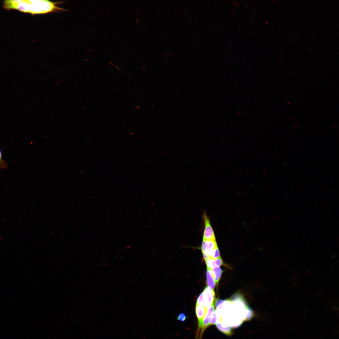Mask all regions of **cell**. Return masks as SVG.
Returning <instances> with one entry per match:
<instances>
[{
	"label": "cell",
	"mask_w": 339,
	"mask_h": 339,
	"mask_svg": "<svg viewBox=\"0 0 339 339\" xmlns=\"http://www.w3.org/2000/svg\"><path fill=\"white\" fill-rule=\"evenodd\" d=\"M3 5L8 9H17L33 14L63 10L57 7L56 3L47 0H7L4 1Z\"/></svg>",
	"instance_id": "6da1fadb"
},
{
	"label": "cell",
	"mask_w": 339,
	"mask_h": 339,
	"mask_svg": "<svg viewBox=\"0 0 339 339\" xmlns=\"http://www.w3.org/2000/svg\"><path fill=\"white\" fill-rule=\"evenodd\" d=\"M203 217L205 223V228L203 240H216L214 232L211 225L210 220L205 213H204Z\"/></svg>",
	"instance_id": "7a4b0ae2"
},
{
	"label": "cell",
	"mask_w": 339,
	"mask_h": 339,
	"mask_svg": "<svg viewBox=\"0 0 339 339\" xmlns=\"http://www.w3.org/2000/svg\"><path fill=\"white\" fill-rule=\"evenodd\" d=\"M217 247L216 240H203L201 247L202 254L206 255L210 258L214 249Z\"/></svg>",
	"instance_id": "3957f363"
},
{
	"label": "cell",
	"mask_w": 339,
	"mask_h": 339,
	"mask_svg": "<svg viewBox=\"0 0 339 339\" xmlns=\"http://www.w3.org/2000/svg\"><path fill=\"white\" fill-rule=\"evenodd\" d=\"M203 292V305L208 309L213 304L215 298V293L213 289L208 287H207L205 288Z\"/></svg>",
	"instance_id": "277c9868"
},
{
	"label": "cell",
	"mask_w": 339,
	"mask_h": 339,
	"mask_svg": "<svg viewBox=\"0 0 339 339\" xmlns=\"http://www.w3.org/2000/svg\"><path fill=\"white\" fill-rule=\"evenodd\" d=\"M214 305L213 304L210 308L207 309L206 314L203 319L202 323L198 325V331L201 330L200 338L202 335L203 333L204 330L207 327L210 326V323L211 319V316L214 311Z\"/></svg>",
	"instance_id": "5b68a950"
},
{
	"label": "cell",
	"mask_w": 339,
	"mask_h": 339,
	"mask_svg": "<svg viewBox=\"0 0 339 339\" xmlns=\"http://www.w3.org/2000/svg\"><path fill=\"white\" fill-rule=\"evenodd\" d=\"M217 328L221 332L226 335L231 336L233 334L231 327L228 324H226L222 320L219 321L216 324Z\"/></svg>",
	"instance_id": "8992f818"
},
{
	"label": "cell",
	"mask_w": 339,
	"mask_h": 339,
	"mask_svg": "<svg viewBox=\"0 0 339 339\" xmlns=\"http://www.w3.org/2000/svg\"><path fill=\"white\" fill-rule=\"evenodd\" d=\"M207 309L203 305L196 304L195 311L198 320V325H200L202 322Z\"/></svg>",
	"instance_id": "52a82bcc"
},
{
	"label": "cell",
	"mask_w": 339,
	"mask_h": 339,
	"mask_svg": "<svg viewBox=\"0 0 339 339\" xmlns=\"http://www.w3.org/2000/svg\"><path fill=\"white\" fill-rule=\"evenodd\" d=\"M207 268L212 269L217 266H220L223 264V261L221 256L216 259L210 258L205 260Z\"/></svg>",
	"instance_id": "ba28073f"
},
{
	"label": "cell",
	"mask_w": 339,
	"mask_h": 339,
	"mask_svg": "<svg viewBox=\"0 0 339 339\" xmlns=\"http://www.w3.org/2000/svg\"><path fill=\"white\" fill-rule=\"evenodd\" d=\"M206 277L208 287L213 290L215 287L216 283L213 278L212 269L207 268L206 272Z\"/></svg>",
	"instance_id": "9c48e42d"
},
{
	"label": "cell",
	"mask_w": 339,
	"mask_h": 339,
	"mask_svg": "<svg viewBox=\"0 0 339 339\" xmlns=\"http://www.w3.org/2000/svg\"><path fill=\"white\" fill-rule=\"evenodd\" d=\"M213 278L216 284H218L220 279L223 271L220 266H217L212 269Z\"/></svg>",
	"instance_id": "30bf717a"
},
{
	"label": "cell",
	"mask_w": 339,
	"mask_h": 339,
	"mask_svg": "<svg viewBox=\"0 0 339 339\" xmlns=\"http://www.w3.org/2000/svg\"><path fill=\"white\" fill-rule=\"evenodd\" d=\"M222 320L220 313L216 309L213 311L211 317L210 326L216 324Z\"/></svg>",
	"instance_id": "8fae6325"
},
{
	"label": "cell",
	"mask_w": 339,
	"mask_h": 339,
	"mask_svg": "<svg viewBox=\"0 0 339 339\" xmlns=\"http://www.w3.org/2000/svg\"><path fill=\"white\" fill-rule=\"evenodd\" d=\"M253 314L252 310L249 307L247 310L245 320H250L253 317Z\"/></svg>",
	"instance_id": "7c38bea8"
},
{
	"label": "cell",
	"mask_w": 339,
	"mask_h": 339,
	"mask_svg": "<svg viewBox=\"0 0 339 339\" xmlns=\"http://www.w3.org/2000/svg\"><path fill=\"white\" fill-rule=\"evenodd\" d=\"M8 166V164L2 159V153L0 148V168L5 169Z\"/></svg>",
	"instance_id": "4fadbf2b"
},
{
	"label": "cell",
	"mask_w": 339,
	"mask_h": 339,
	"mask_svg": "<svg viewBox=\"0 0 339 339\" xmlns=\"http://www.w3.org/2000/svg\"><path fill=\"white\" fill-rule=\"evenodd\" d=\"M220 256V255L218 247H217L214 249L212 256L210 258L213 259H216Z\"/></svg>",
	"instance_id": "5bb4252c"
},
{
	"label": "cell",
	"mask_w": 339,
	"mask_h": 339,
	"mask_svg": "<svg viewBox=\"0 0 339 339\" xmlns=\"http://www.w3.org/2000/svg\"><path fill=\"white\" fill-rule=\"evenodd\" d=\"M203 292L199 295L196 301V304L203 305Z\"/></svg>",
	"instance_id": "9a60e30c"
},
{
	"label": "cell",
	"mask_w": 339,
	"mask_h": 339,
	"mask_svg": "<svg viewBox=\"0 0 339 339\" xmlns=\"http://www.w3.org/2000/svg\"><path fill=\"white\" fill-rule=\"evenodd\" d=\"M186 318L187 317L185 314L181 313L178 315L177 319L180 321H184L186 320Z\"/></svg>",
	"instance_id": "2e32d148"
},
{
	"label": "cell",
	"mask_w": 339,
	"mask_h": 339,
	"mask_svg": "<svg viewBox=\"0 0 339 339\" xmlns=\"http://www.w3.org/2000/svg\"><path fill=\"white\" fill-rule=\"evenodd\" d=\"M293 116L292 115H291L289 117V119L290 120L293 118Z\"/></svg>",
	"instance_id": "e0dca14e"
},
{
	"label": "cell",
	"mask_w": 339,
	"mask_h": 339,
	"mask_svg": "<svg viewBox=\"0 0 339 339\" xmlns=\"http://www.w3.org/2000/svg\"><path fill=\"white\" fill-rule=\"evenodd\" d=\"M236 2H237V1H236V0H234V1L233 3V4H234V5L236 3Z\"/></svg>",
	"instance_id": "ac0fdd59"
},
{
	"label": "cell",
	"mask_w": 339,
	"mask_h": 339,
	"mask_svg": "<svg viewBox=\"0 0 339 339\" xmlns=\"http://www.w3.org/2000/svg\"><path fill=\"white\" fill-rule=\"evenodd\" d=\"M325 82H324L322 83L321 85L322 86H323L325 84Z\"/></svg>",
	"instance_id": "d6986e66"
},
{
	"label": "cell",
	"mask_w": 339,
	"mask_h": 339,
	"mask_svg": "<svg viewBox=\"0 0 339 339\" xmlns=\"http://www.w3.org/2000/svg\"><path fill=\"white\" fill-rule=\"evenodd\" d=\"M298 125H299L298 124H297L296 125H295V126L294 127V128H296L298 126Z\"/></svg>",
	"instance_id": "ffe728a7"
},
{
	"label": "cell",
	"mask_w": 339,
	"mask_h": 339,
	"mask_svg": "<svg viewBox=\"0 0 339 339\" xmlns=\"http://www.w3.org/2000/svg\"><path fill=\"white\" fill-rule=\"evenodd\" d=\"M268 22H269V20H267V21H266V23H265V24H268Z\"/></svg>",
	"instance_id": "44dd1931"
},
{
	"label": "cell",
	"mask_w": 339,
	"mask_h": 339,
	"mask_svg": "<svg viewBox=\"0 0 339 339\" xmlns=\"http://www.w3.org/2000/svg\"><path fill=\"white\" fill-rule=\"evenodd\" d=\"M235 8H234V9H233V12H234L235 11Z\"/></svg>",
	"instance_id": "7402d4cb"
},
{
	"label": "cell",
	"mask_w": 339,
	"mask_h": 339,
	"mask_svg": "<svg viewBox=\"0 0 339 339\" xmlns=\"http://www.w3.org/2000/svg\"><path fill=\"white\" fill-rule=\"evenodd\" d=\"M318 73H316L315 74V77H316V76H317V75H318Z\"/></svg>",
	"instance_id": "603a6c76"
},
{
	"label": "cell",
	"mask_w": 339,
	"mask_h": 339,
	"mask_svg": "<svg viewBox=\"0 0 339 339\" xmlns=\"http://www.w3.org/2000/svg\"><path fill=\"white\" fill-rule=\"evenodd\" d=\"M248 3H246L245 4V7H247V5H248Z\"/></svg>",
	"instance_id": "cb8c5ba5"
},
{
	"label": "cell",
	"mask_w": 339,
	"mask_h": 339,
	"mask_svg": "<svg viewBox=\"0 0 339 339\" xmlns=\"http://www.w3.org/2000/svg\"><path fill=\"white\" fill-rule=\"evenodd\" d=\"M239 5V3H237V5H236V7H238V6Z\"/></svg>",
	"instance_id": "d4e9b609"
},
{
	"label": "cell",
	"mask_w": 339,
	"mask_h": 339,
	"mask_svg": "<svg viewBox=\"0 0 339 339\" xmlns=\"http://www.w3.org/2000/svg\"><path fill=\"white\" fill-rule=\"evenodd\" d=\"M231 42H232V40H230L229 42V44L231 43Z\"/></svg>",
	"instance_id": "484cf974"
},
{
	"label": "cell",
	"mask_w": 339,
	"mask_h": 339,
	"mask_svg": "<svg viewBox=\"0 0 339 339\" xmlns=\"http://www.w3.org/2000/svg\"><path fill=\"white\" fill-rule=\"evenodd\" d=\"M284 61V59H282L281 61V63H282Z\"/></svg>",
	"instance_id": "4316f807"
},
{
	"label": "cell",
	"mask_w": 339,
	"mask_h": 339,
	"mask_svg": "<svg viewBox=\"0 0 339 339\" xmlns=\"http://www.w3.org/2000/svg\"><path fill=\"white\" fill-rule=\"evenodd\" d=\"M241 29V27H239V29H238V30H240V29Z\"/></svg>",
	"instance_id": "83f0119b"
},
{
	"label": "cell",
	"mask_w": 339,
	"mask_h": 339,
	"mask_svg": "<svg viewBox=\"0 0 339 339\" xmlns=\"http://www.w3.org/2000/svg\"><path fill=\"white\" fill-rule=\"evenodd\" d=\"M290 101H289V102H288V103H287V104H288V105H289V104H290Z\"/></svg>",
	"instance_id": "f1b7e54d"
},
{
	"label": "cell",
	"mask_w": 339,
	"mask_h": 339,
	"mask_svg": "<svg viewBox=\"0 0 339 339\" xmlns=\"http://www.w3.org/2000/svg\"><path fill=\"white\" fill-rule=\"evenodd\" d=\"M288 99V97H287L285 99H286V100H287Z\"/></svg>",
	"instance_id": "f546056e"
},
{
	"label": "cell",
	"mask_w": 339,
	"mask_h": 339,
	"mask_svg": "<svg viewBox=\"0 0 339 339\" xmlns=\"http://www.w3.org/2000/svg\"><path fill=\"white\" fill-rule=\"evenodd\" d=\"M226 56H227V55L226 54L224 56V57L225 58Z\"/></svg>",
	"instance_id": "4dcf8cb0"
},
{
	"label": "cell",
	"mask_w": 339,
	"mask_h": 339,
	"mask_svg": "<svg viewBox=\"0 0 339 339\" xmlns=\"http://www.w3.org/2000/svg\"><path fill=\"white\" fill-rule=\"evenodd\" d=\"M262 9H263V7L261 8V11H262Z\"/></svg>",
	"instance_id": "1f68e13d"
},
{
	"label": "cell",
	"mask_w": 339,
	"mask_h": 339,
	"mask_svg": "<svg viewBox=\"0 0 339 339\" xmlns=\"http://www.w3.org/2000/svg\"><path fill=\"white\" fill-rule=\"evenodd\" d=\"M274 0H273V2H272V4H273V3H274Z\"/></svg>",
	"instance_id": "d6a6232c"
},
{
	"label": "cell",
	"mask_w": 339,
	"mask_h": 339,
	"mask_svg": "<svg viewBox=\"0 0 339 339\" xmlns=\"http://www.w3.org/2000/svg\"><path fill=\"white\" fill-rule=\"evenodd\" d=\"M265 6H266V4H265V5H264V6L263 7H265Z\"/></svg>",
	"instance_id": "836d02e7"
},
{
	"label": "cell",
	"mask_w": 339,
	"mask_h": 339,
	"mask_svg": "<svg viewBox=\"0 0 339 339\" xmlns=\"http://www.w3.org/2000/svg\"><path fill=\"white\" fill-rule=\"evenodd\" d=\"M311 50V49H310L309 50V51H310V50Z\"/></svg>",
	"instance_id": "e575fe53"
}]
</instances>
